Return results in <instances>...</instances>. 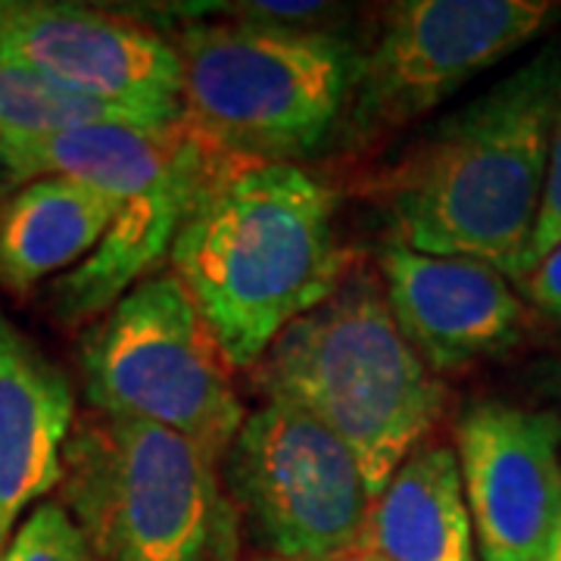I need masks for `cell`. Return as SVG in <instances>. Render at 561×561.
I'll return each mask as SVG.
<instances>
[{
    "label": "cell",
    "instance_id": "13",
    "mask_svg": "<svg viewBox=\"0 0 561 561\" xmlns=\"http://www.w3.org/2000/svg\"><path fill=\"white\" fill-rule=\"evenodd\" d=\"M72 427L69 375L0 312V549L32 505L60 486Z\"/></svg>",
    "mask_w": 561,
    "mask_h": 561
},
{
    "label": "cell",
    "instance_id": "1",
    "mask_svg": "<svg viewBox=\"0 0 561 561\" xmlns=\"http://www.w3.org/2000/svg\"><path fill=\"white\" fill-rule=\"evenodd\" d=\"M561 110V41L427 128L378 179L390 241L522 280Z\"/></svg>",
    "mask_w": 561,
    "mask_h": 561
},
{
    "label": "cell",
    "instance_id": "6",
    "mask_svg": "<svg viewBox=\"0 0 561 561\" xmlns=\"http://www.w3.org/2000/svg\"><path fill=\"white\" fill-rule=\"evenodd\" d=\"M79 368L94 412L175 431L219 465L247 419L231 362L169 265L91 321Z\"/></svg>",
    "mask_w": 561,
    "mask_h": 561
},
{
    "label": "cell",
    "instance_id": "19",
    "mask_svg": "<svg viewBox=\"0 0 561 561\" xmlns=\"http://www.w3.org/2000/svg\"><path fill=\"white\" fill-rule=\"evenodd\" d=\"M561 243V110L556 119V131H552V150H549V169H546V187H542L540 216H537V228L530 247L524 253L522 278L537 265V262Z\"/></svg>",
    "mask_w": 561,
    "mask_h": 561
},
{
    "label": "cell",
    "instance_id": "10",
    "mask_svg": "<svg viewBox=\"0 0 561 561\" xmlns=\"http://www.w3.org/2000/svg\"><path fill=\"white\" fill-rule=\"evenodd\" d=\"M465 500L481 561H542L561 518V419L483 400L456 421Z\"/></svg>",
    "mask_w": 561,
    "mask_h": 561
},
{
    "label": "cell",
    "instance_id": "11",
    "mask_svg": "<svg viewBox=\"0 0 561 561\" xmlns=\"http://www.w3.org/2000/svg\"><path fill=\"white\" fill-rule=\"evenodd\" d=\"M378 278L402 337L437 375H459L524 337L527 302L500 268L465 256H427L387 241Z\"/></svg>",
    "mask_w": 561,
    "mask_h": 561
},
{
    "label": "cell",
    "instance_id": "8",
    "mask_svg": "<svg viewBox=\"0 0 561 561\" xmlns=\"http://www.w3.org/2000/svg\"><path fill=\"white\" fill-rule=\"evenodd\" d=\"M221 483L275 561L350 559L371 505L356 456L278 400L243 419L221 459Z\"/></svg>",
    "mask_w": 561,
    "mask_h": 561
},
{
    "label": "cell",
    "instance_id": "12",
    "mask_svg": "<svg viewBox=\"0 0 561 561\" xmlns=\"http://www.w3.org/2000/svg\"><path fill=\"white\" fill-rule=\"evenodd\" d=\"M219 147L184 125L179 150L150 191L122 203L106 238L88 260L54 280L50 309L62 324L98 321L138 284L169 262L172 243L206 181L219 169Z\"/></svg>",
    "mask_w": 561,
    "mask_h": 561
},
{
    "label": "cell",
    "instance_id": "4",
    "mask_svg": "<svg viewBox=\"0 0 561 561\" xmlns=\"http://www.w3.org/2000/svg\"><path fill=\"white\" fill-rule=\"evenodd\" d=\"M169 41L184 66V125L221 153L297 162L337 135L359 54L337 35L275 22H191Z\"/></svg>",
    "mask_w": 561,
    "mask_h": 561
},
{
    "label": "cell",
    "instance_id": "9",
    "mask_svg": "<svg viewBox=\"0 0 561 561\" xmlns=\"http://www.w3.org/2000/svg\"><path fill=\"white\" fill-rule=\"evenodd\" d=\"M0 62L28 69L72 94L184 125V66L144 22L81 3H16L0 28Z\"/></svg>",
    "mask_w": 561,
    "mask_h": 561
},
{
    "label": "cell",
    "instance_id": "7",
    "mask_svg": "<svg viewBox=\"0 0 561 561\" xmlns=\"http://www.w3.org/2000/svg\"><path fill=\"white\" fill-rule=\"evenodd\" d=\"M559 16L546 0H402L359 57L334 138L371 147L512 57Z\"/></svg>",
    "mask_w": 561,
    "mask_h": 561
},
{
    "label": "cell",
    "instance_id": "14",
    "mask_svg": "<svg viewBox=\"0 0 561 561\" xmlns=\"http://www.w3.org/2000/svg\"><path fill=\"white\" fill-rule=\"evenodd\" d=\"M356 561H478L456 446L424 440L368 505Z\"/></svg>",
    "mask_w": 561,
    "mask_h": 561
},
{
    "label": "cell",
    "instance_id": "22",
    "mask_svg": "<svg viewBox=\"0 0 561 561\" xmlns=\"http://www.w3.org/2000/svg\"><path fill=\"white\" fill-rule=\"evenodd\" d=\"M13 7H16V3H10V0H0V28H3V22L10 20Z\"/></svg>",
    "mask_w": 561,
    "mask_h": 561
},
{
    "label": "cell",
    "instance_id": "21",
    "mask_svg": "<svg viewBox=\"0 0 561 561\" xmlns=\"http://www.w3.org/2000/svg\"><path fill=\"white\" fill-rule=\"evenodd\" d=\"M542 561H561V518L556 524V530H552V540H549V549H546Z\"/></svg>",
    "mask_w": 561,
    "mask_h": 561
},
{
    "label": "cell",
    "instance_id": "20",
    "mask_svg": "<svg viewBox=\"0 0 561 561\" xmlns=\"http://www.w3.org/2000/svg\"><path fill=\"white\" fill-rule=\"evenodd\" d=\"M515 287H522L524 302L561 324V243L552 247Z\"/></svg>",
    "mask_w": 561,
    "mask_h": 561
},
{
    "label": "cell",
    "instance_id": "16",
    "mask_svg": "<svg viewBox=\"0 0 561 561\" xmlns=\"http://www.w3.org/2000/svg\"><path fill=\"white\" fill-rule=\"evenodd\" d=\"M184 125L150 131L131 125H91L50 138L0 144V194L50 175L76 179L125 203L150 191L179 150Z\"/></svg>",
    "mask_w": 561,
    "mask_h": 561
},
{
    "label": "cell",
    "instance_id": "5",
    "mask_svg": "<svg viewBox=\"0 0 561 561\" xmlns=\"http://www.w3.org/2000/svg\"><path fill=\"white\" fill-rule=\"evenodd\" d=\"M219 468L175 431L91 412L62 453V505L101 561H209L225 540Z\"/></svg>",
    "mask_w": 561,
    "mask_h": 561
},
{
    "label": "cell",
    "instance_id": "2",
    "mask_svg": "<svg viewBox=\"0 0 561 561\" xmlns=\"http://www.w3.org/2000/svg\"><path fill=\"white\" fill-rule=\"evenodd\" d=\"M334 191L297 162L225 157L187 213L169 268L231 368H253L287 324L324 302L353 262Z\"/></svg>",
    "mask_w": 561,
    "mask_h": 561
},
{
    "label": "cell",
    "instance_id": "18",
    "mask_svg": "<svg viewBox=\"0 0 561 561\" xmlns=\"http://www.w3.org/2000/svg\"><path fill=\"white\" fill-rule=\"evenodd\" d=\"M0 561H101V556L62 502H41L0 549Z\"/></svg>",
    "mask_w": 561,
    "mask_h": 561
},
{
    "label": "cell",
    "instance_id": "3",
    "mask_svg": "<svg viewBox=\"0 0 561 561\" xmlns=\"http://www.w3.org/2000/svg\"><path fill=\"white\" fill-rule=\"evenodd\" d=\"M250 375L265 400L312 415L356 456L371 500L431 440L446 405L368 265H353L328 300L287 324Z\"/></svg>",
    "mask_w": 561,
    "mask_h": 561
},
{
    "label": "cell",
    "instance_id": "15",
    "mask_svg": "<svg viewBox=\"0 0 561 561\" xmlns=\"http://www.w3.org/2000/svg\"><path fill=\"white\" fill-rule=\"evenodd\" d=\"M119 201L76 179L22 184L0 206V284L13 294L72 272L106 238Z\"/></svg>",
    "mask_w": 561,
    "mask_h": 561
},
{
    "label": "cell",
    "instance_id": "17",
    "mask_svg": "<svg viewBox=\"0 0 561 561\" xmlns=\"http://www.w3.org/2000/svg\"><path fill=\"white\" fill-rule=\"evenodd\" d=\"M91 125H131L150 131H172L169 125H162L147 113L81 98L28 69L0 62V144L50 138L60 131L91 128Z\"/></svg>",
    "mask_w": 561,
    "mask_h": 561
},
{
    "label": "cell",
    "instance_id": "23",
    "mask_svg": "<svg viewBox=\"0 0 561 561\" xmlns=\"http://www.w3.org/2000/svg\"><path fill=\"white\" fill-rule=\"evenodd\" d=\"M268 561H275V559H268ZM341 561H356V559H341Z\"/></svg>",
    "mask_w": 561,
    "mask_h": 561
}]
</instances>
